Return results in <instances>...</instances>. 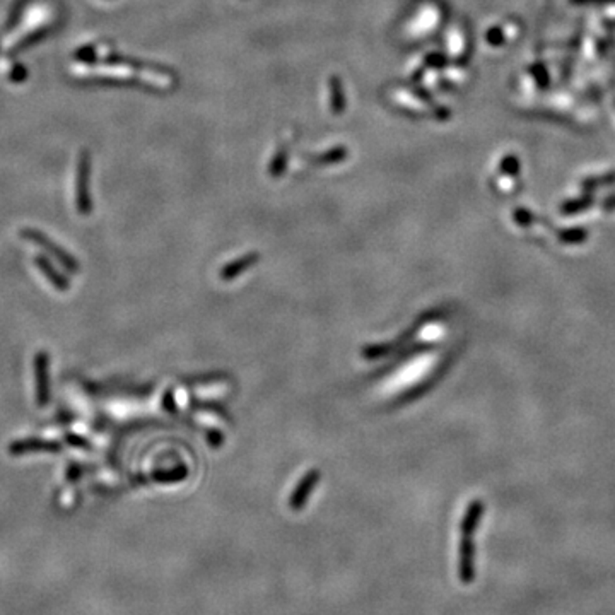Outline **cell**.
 Returning a JSON list of instances; mask_svg holds the SVG:
<instances>
[{
  "mask_svg": "<svg viewBox=\"0 0 615 615\" xmlns=\"http://www.w3.org/2000/svg\"><path fill=\"white\" fill-rule=\"evenodd\" d=\"M475 547L470 533H461L460 542V559H459V576L460 581L468 585L475 579Z\"/></svg>",
  "mask_w": 615,
  "mask_h": 615,
  "instance_id": "1",
  "label": "cell"
},
{
  "mask_svg": "<svg viewBox=\"0 0 615 615\" xmlns=\"http://www.w3.org/2000/svg\"><path fill=\"white\" fill-rule=\"evenodd\" d=\"M34 382H36V404L48 402V358L45 352H38L34 359Z\"/></svg>",
  "mask_w": 615,
  "mask_h": 615,
  "instance_id": "2",
  "label": "cell"
},
{
  "mask_svg": "<svg viewBox=\"0 0 615 615\" xmlns=\"http://www.w3.org/2000/svg\"><path fill=\"white\" fill-rule=\"evenodd\" d=\"M30 240H33L34 243H40L41 246L45 248V250L50 251V253L54 255L55 260L60 262V264L64 265V267H67L69 270L76 272L77 268H79V265H77V262L74 260V258L71 257V255H67V253H65V251H62L60 248H57V244L50 243V241H48L47 237L40 236V234H30Z\"/></svg>",
  "mask_w": 615,
  "mask_h": 615,
  "instance_id": "3",
  "label": "cell"
},
{
  "mask_svg": "<svg viewBox=\"0 0 615 615\" xmlns=\"http://www.w3.org/2000/svg\"><path fill=\"white\" fill-rule=\"evenodd\" d=\"M482 515H484V502L482 501H474L468 506L467 513L463 516V522H461V533H470L474 535V532L477 530V526L480 525Z\"/></svg>",
  "mask_w": 615,
  "mask_h": 615,
  "instance_id": "4",
  "label": "cell"
},
{
  "mask_svg": "<svg viewBox=\"0 0 615 615\" xmlns=\"http://www.w3.org/2000/svg\"><path fill=\"white\" fill-rule=\"evenodd\" d=\"M593 202H595V197H593L592 194H588V192H585L581 197L569 198V200H566L564 204L561 205V212L564 216L579 214V212H583V211H586V209L592 207Z\"/></svg>",
  "mask_w": 615,
  "mask_h": 615,
  "instance_id": "5",
  "label": "cell"
},
{
  "mask_svg": "<svg viewBox=\"0 0 615 615\" xmlns=\"http://www.w3.org/2000/svg\"><path fill=\"white\" fill-rule=\"evenodd\" d=\"M588 236H590L588 229L581 228V226L557 231V240L561 241L562 244H581L588 240Z\"/></svg>",
  "mask_w": 615,
  "mask_h": 615,
  "instance_id": "6",
  "label": "cell"
},
{
  "mask_svg": "<svg viewBox=\"0 0 615 615\" xmlns=\"http://www.w3.org/2000/svg\"><path fill=\"white\" fill-rule=\"evenodd\" d=\"M34 264H36V267L40 268V270H43V272H45V275H47V279L51 282V284L55 286V288L60 289V291H65V289H67V281H65V279L62 277V275H58V274H57V270L54 272V268H51V265L48 264V262L45 260V258H40V257H38L36 260H34Z\"/></svg>",
  "mask_w": 615,
  "mask_h": 615,
  "instance_id": "7",
  "label": "cell"
},
{
  "mask_svg": "<svg viewBox=\"0 0 615 615\" xmlns=\"http://www.w3.org/2000/svg\"><path fill=\"white\" fill-rule=\"evenodd\" d=\"M610 185H615V173H609V174H603V176H593V178H586L583 180L581 188L585 192H595L599 188H605L610 187Z\"/></svg>",
  "mask_w": 615,
  "mask_h": 615,
  "instance_id": "8",
  "label": "cell"
},
{
  "mask_svg": "<svg viewBox=\"0 0 615 615\" xmlns=\"http://www.w3.org/2000/svg\"><path fill=\"white\" fill-rule=\"evenodd\" d=\"M515 221L516 224L529 228V226H532L535 222V216L530 211H526V209H518V211H515Z\"/></svg>",
  "mask_w": 615,
  "mask_h": 615,
  "instance_id": "9",
  "label": "cell"
},
{
  "mask_svg": "<svg viewBox=\"0 0 615 615\" xmlns=\"http://www.w3.org/2000/svg\"><path fill=\"white\" fill-rule=\"evenodd\" d=\"M602 209L605 212H614L615 211V194L609 195V197H607L605 200L602 202Z\"/></svg>",
  "mask_w": 615,
  "mask_h": 615,
  "instance_id": "10",
  "label": "cell"
},
{
  "mask_svg": "<svg viewBox=\"0 0 615 615\" xmlns=\"http://www.w3.org/2000/svg\"><path fill=\"white\" fill-rule=\"evenodd\" d=\"M575 3H615V0H572Z\"/></svg>",
  "mask_w": 615,
  "mask_h": 615,
  "instance_id": "11",
  "label": "cell"
}]
</instances>
